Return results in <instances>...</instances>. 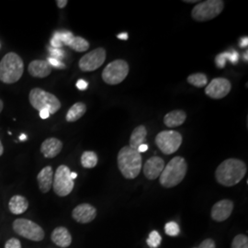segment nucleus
I'll use <instances>...</instances> for the list:
<instances>
[{
	"label": "nucleus",
	"instance_id": "obj_46",
	"mask_svg": "<svg viewBox=\"0 0 248 248\" xmlns=\"http://www.w3.org/2000/svg\"><path fill=\"white\" fill-rule=\"evenodd\" d=\"M184 2H186V3H200V1H197V0H191V1H188V0H185Z\"/></svg>",
	"mask_w": 248,
	"mask_h": 248
},
{
	"label": "nucleus",
	"instance_id": "obj_23",
	"mask_svg": "<svg viewBox=\"0 0 248 248\" xmlns=\"http://www.w3.org/2000/svg\"><path fill=\"white\" fill-rule=\"evenodd\" d=\"M87 111V106L83 102H77L67 111L65 120L68 123H75L82 118Z\"/></svg>",
	"mask_w": 248,
	"mask_h": 248
},
{
	"label": "nucleus",
	"instance_id": "obj_35",
	"mask_svg": "<svg viewBox=\"0 0 248 248\" xmlns=\"http://www.w3.org/2000/svg\"><path fill=\"white\" fill-rule=\"evenodd\" d=\"M199 248H216L215 247V242L213 239H205L203 242L201 244Z\"/></svg>",
	"mask_w": 248,
	"mask_h": 248
},
{
	"label": "nucleus",
	"instance_id": "obj_10",
	"mask_svg": "<svg viewBox=\"0 0 248 248\" xmlns=\"http://www.w3.org/2000/svg\"><path fill=\"white\" fill-rule=\"evenodd\" d=\"M183 141L182 135L176 131H163L155 137V143L161 152L165 155L176 153Z\"/></svg>",
	"mask_w": 248,
	"mask_h": 248
},
{
	"label": "nucleus",
	"instance_id": "obj_30",
	"mask_svg": "<svg viewBox=\"0 0 248 248\" xmlns=\"http://www.w3.org/2000/svg\"><path fill=\"white\" fill-rule=\"evenodd\" d=\"M165 231H166V233L169 236H177L180 232V229L177 222H170L166 224Z\"/></svg>",
	"mask_w": 248,
	"mask_h": 248
},
{
	"label": "nucleus",
	"instance_id": "obj_19",
	"mask_svg": "<svg viewBox=\"0 0 248 248\" xmlns=\"http://www.w3.org/2000/svg\"><path fill=\"white\" fill-rule=\"evenodd\" d=\"M52 241L60 248H68L72 243V236L65 227H57L52 232Z\"/></svg>",
	"mask_w": 248,
	"mask_h": 248
},
{
	"label": "nucleus",
	"instance_id": "obj_45",
	"mask_svg": "<svg viewBox=\"0 0 248 248\" xmlns=\"http://www.w3.org/2000/svg\"><path fill=\"white\" fill-rule=\"evenodd\" d=\"M27 137L25 134H21V135L19 136V140H20V141H25Z\"/></svg>",
	"mask_w": 248,
	"mask_h": 248
},
{
	"label": "nucleus",
	"instance_id": "obj_5",
	"mask_svg": "<svg viewBox=\"0 0 248 248\" xmlns=\"http://www.w3.org/2000/svg\"><path fill=\"white\" fill-rule=\"evenodd\" d=\"M29 100L31 105L37 110L47 109L50 114L56 113L61 108V102L58 98L52 93L39 88L31 90Z\"/></svg>",
	"mask_w": 248,
	"mask_h": 248
},
{
	"label": "nucleus",
	"instance_id": "obj_22",
	"mask_svg": "<svg viewBox=\"0 0 248 248\" xmlns=\"http://www.w3.org/2000/svg\"><path fill=\"white\" fill-rule=\"evenodd\" d=\"M29 208V202L26 198L23 196H13L9 202V209L10 213L19 215L25 213Z\"/></svg>",
	"mask_w": 248,
	"mask_h": 248
},
{
	"label": "nucleus",
	"instance_id": "obj_42",
	"mask_svg": "<svg viewBox=\"0 0 248 248\" xmlns=\"http://www.w3.org/2000/svg\"><path fill=\"white\" fill-rule=\"evenodd\" d=\"M117 37H118L119 39H121V40H124V41H127V40H128V38H129L128 33H126V32L121 33V34H119Z\"/></svg>",
	"mask_w": 248,
	"mask_h": 248
},
{
	"label": "nucleus",
	"instance_id": "obj_20",
	"mask_svg": "<svg viewBox=\"0 0 248 248\" xmlns=\"http://www.w3.org/2000/svg\"><path fill=\"white\" fill-rule=\"evenodd\" d=\"M186 114L185 111L177 109L170 111L164 117V124L169 128H176L186 122Z\"/></svg>",
	"mask_w": 248,
	"mask_h": 248
},
{
	"label": "nucleus",
	"instance_id": "obj_36",
	"mask_svg": "<svg viewBox=\"0 0 248 248\" xmlns=\"http://www.w3.org/2000/svg\"><path fill=\"white\" fill-rule=\"evenodd\" d=\"M89 87V84L86 80L79 79L77 82V88L79 90H86Z\"/></svg>",
	"mask_w": 248,
	"mask_h": 248
},
{
	"label": "nucleus",
	"instance_id": "obj_11",
	"mask_svg": "<svg viewBox=\"0 0 248 248\" xmlns=\"http://www.w3.org/2000/svg\"><path fill=\"white\" fill-rule=\"evenodd\" d=\"M106 60V51L104 48H97L83 55L79 60L78 66L83 72H92L98 69Z\"/></svg>",
	"mask_w": 248,
	"mask_h": 248
},
{
	"label": "nucleus",
	"instance_id": "obj_43",
	"mask_svg": "<svg viewBox=\"0 0 248 248\" xmlns=\"http://www.w3.org/2000/svg\"><path fill=\"white\" fill-rule=\"evenodd\" d=\"M3 153H4V147H3L2 142L0 141V156L3 155Z\"/></svg>",
	"mask_w": 248,
	"mask_h": 248
},
{
	"label": "nucleus",
	"instance_id": "obj_7",
	"mask_svg": "<svg viewBox=\"0 0 248 248\" xmlns=\"http://www.w3.org/2000/svg\"><path fill=\"white\" fill-rule=\"evenodd\" d=\"M128 62L122 59L109 62L102 72V79L108 85H119L122 83L129 74Z\"/></svg>",
	"mask_w": 248,
	"mask_h": 248
},
{
	"label": "nucleus",
	"instance_id": "obj_31",
	"mask_svg": "<svg viewBox=\"0 0 248 248\" xmlns=\"http://www.w3.org/2000/svg\"><path fill=\"white\" fill-rule=\"evenodd\" d=\"M231 52H225V53H220L215 58V63L219 68H223L225 66L226 59L230 61Z\"/></svg>",
	"mask_w": 248,
	"mask_h": 248
},
{
	"label": "nucleus",
	"instance_id": "obj_1",
	"mask_svg": "<svg viewBox=\"0 0 248 248\" xmlns=\"http://www.w3.org/2000/svg\"><path fill=\"white\" fill-rule=\"evenodd\" d=\"M248 171L247 165L242 160L229 158L224 160L215 171V177L219 184L232 186L238 184Z\"/></svg>",
	"mask_w": 248,
	"mask_h": 248
},
{
	"label": "nucleus",
	"instance_id": "obj_6",
	"mask_svg": "<svg viewBox=\"0 0 248 248\" xmlns=\"http://www.w3.org/2000/svg\"><path fill=\"white\" fill-rule=\"evenodd\" d=\"M224 8V2L222 0H207L200 2L191 11L192 18L199 22L212 20L219 16Z\"/></svg>",
	"mask_w": 248,
	"mask_h": 248
},
{
	"label": "nucleus",
	"instance_id": "obj_24",
	"mask_svg": "<svg viewBox=\"0 0 248 248\" xmlns=\"http://www.w3.org/2000/svg\"><path fill=\"white\" fill-rule=\"evenodd\" d=\"M98 155L93 151H86L81 155V165L85 169H94L98 164Z\"/></svg>",
	"mask_w": 248,
	"mask_h": 248
},
{
	"label": "nucleus",
	"instance_id": "obj_3",
	"mask_svg": "<svg viewBox=\"0 0 248 248\" xmlns=\"http://www.w3.org/2000/svg\"><path fill=\"white\" fill-rule=\"evenodd\" d=\"M187 165L186 160L181 156L172 158L163 169L159 177L160 184L164 187L170 188L177 186L186 177Z\"/></svg>",
	"mask_w": 248,
	"mask_h": 248
},
{
	"label": "nucleus",
	"instance_id": "obj_39",
	"mask_svg": "<svg viewBox=\"0 0 248 248\" xmlns=\"http://www.w3.org/2000/svg\"><path fill=\"white\" fill-rule=\"evenodd\" d=\"M49 116H50V112H49L47 109H43V110L40 111V117H41L43 120L48 119Z\"/></svg>",
	"mask_w": 248,
	"mask_h": 248
},
{
	"label": "nucleus",
	"instance_id": "obj_2",
	"mask_svg": "<svg viewBox=\"0 0 248 248\" xmlns=\"http://www.w3.org/2000/svg\"><path fill=\"white\" fill-rule=\"evenodd\" d=\"M117 161L118 168L125 178L134 179L140 174L142 169V155L130 146H124L120 150Z\"/></svg>",
	"mask_w": 248,
	"mask_h": 248
},
{
	"label": "nucleus",
	"instance_id": "obj_4",
	"mask_svg": "<svg viewBox=\"0 0 248 248\" xmlns=\"http://www.w3.org/2000/svg\"><path fill=\"white\" fill-rule=\"evenodd\" d=\"M23 72V61L17 53H7L0 61V81L5 84L10 85L18 82Z\"/></svg>",
	"mask_w": 248,
	"mask_h": 248
},
{
	"label": "nucleus",
	"instance_id": "obj_21",
	"mask_svg": "<svg viewBox=\"0 0 248 248\" xmlns=\"http://www.w3.org/2000/svg\"><path fill=\"white\" fill-rule=\"evenodd\" d=\"M146 135H147V130L145 126L140 125L137 126L132 133L131 138H130V147L133 150L138 152V148L145 143L146 141Z\"/></svg>",
	"mask_w": 248,
	"mask_h": 248
},
{
	"label": "nucleus",
	"instance_id": "obj_47",
	"mask_svg": "<svg viewBox=\"0 0 248 248\" xmlns=\"http://www.w3.org/2000/svg\"><path fill=\"white\" fill-rule=\"evenodd\" d=\"M3 107H4V104H3V101L0 99V113H1V111L3 110Z\"/></svg>",
	"mask_w": 248,
	"mask_h": 248
},
{
	"label": "nucleus",
	"instance_id": "obj_15",
	"mask_svg": "<svg viewBox=\"0 0 248 248\" xmlns=\"http://www.w3.org/2000/svg\"><path fill=\"white\" fill-rule=\"evenodd\" d=\"M165 161L158 156H153L143 166V174L149 180H155L160 177L165 168Z\"/></svg>",
	"mask_w": 248,
	"mask_h": 248
},
{
	"label": "nucleus",
	"instance_id": "obj_9",
	"mask_svg": "<svg viewBox=\"0 0 248 248\" xmlns=\"http://www.w3.org/2000/svg\"><path fill=\"white\" fill-rule=\"evenodd\" d=\"M13 230L18 235L26 239L40 242L45 238V231L32 221L27 219H17L13 222Z\"/></svg>",
	"mask_w": 248,
	"mask_h": 248
},
{
	"label": "nucleus",
	"instance_id": "obj_14",
	"mask_svg": "<svg viewBox=\"0 0 248 248\" xmlns=\"http://www.w3.org/2000/svg\"><path fill=\"white\" fill-rule=\"evenodd\" d=\"M233 210V202L230 200H222L213 205L212 218L216 222H224L231 216Z\"/></svg>",
	"mask_w": 248,
	"mask_h": 248
},
{
	"label": "nucleus",
	"instance_id": "obj_13",
	"mask_svg": "<svg viewBox=\"0 0 248 248\" xmlns=\"http://www.w3.org/2000/svg\"><path fill=\"white\" fill-rule=\"evenodd\" d=\"M72 216L75 221L79 223H89L96 218L97 210L90 204H80L73 210Z\"/></svg>",
	"mask_w": 248,
	"mask_h": 248
},
{
	"label": "nucleus",
	"instance_id": "obj_16",
	"mask_svg": "<svg viewBox=\"0 0 248 248\" xmlns=\"http://www.w3.org/2000/svg\"><path fill=\"white\" fill-rule=\"evenodd\" d=\"M28 71L33 78H45L52 73V66L45 60H34L30 62Z\"/></svg>",
	"mask_w": 248,
	"mask_h": 248
},
{
	"label": "nucleus",
	"instance_id": "obj_38",
	"mask_svg": "<svg viewBox=\"0 0 248 248\" xmlns=\"http://www.w3.org/2000/svg\"><path fill=\"white\" fill-rule=\"evenodd\" d=\"M67 3H68V1H67V0H57V1H56L57 7H58L59 9H63V8H65V7H66V5H67Z\"/></svg>",
	"mask_w": 248,
	"mask_h": 248
},
{
	"label": "nucleus",
	"instance_id": "obj_40",
	"mask_svg": "<svg viewBox=\"0 0 248 248\" xmlns=\"http://www.w3.org/2000/svg\"><path fill=\"white\" fill-rule=\"evenodd\" d=\"M248 37H246V38H243L242 39V41H241V43H240V46L242 47V48H247L248 47Z\"/></svg>",
	"mask_w": 248,
	"mask_h": 248
},
{
	"label": "nucleus",
	"instance_id": "obj_27",
	"mask_svg": "<svg viewBox=\"0 0 248 248\" xmlns=\"http://www.w3.org/2000/svg\"><path fill=\"white\" fill-rule=\"evenodd\" d=\"M146 242L151 248H157L161 245L162 237L157 231H153L151 232L149 237Z\"/></svg>",
	"mask_w": 248,
	"mask_h": 248
},
{
	"label": "nucleus",
	"instance_id": "obj_18",
	"mask_svg": "<svg viewBox=\"0 0 248 248\" xmlns=\"http://www.w3.org/2000/svg\"><path fill=\"white\" fill-rule=\"evenodd\" d=\"M39 188L43 193H47L50 191L53 186V171L52 167H45L40 171L37 176Z\"/></svg>",
	"mask_w": 248,
	"mask_h": 248
},
{
	"label": "nucleus",
	"instance_id": "obj_44",
	"mask_svg": "<svg viewBox=\"0 0 248 248\" xmlns=\"http://www.w3.org/2000/svg\"><path fill=\"white\" fill-rule=\"evenodd\" d=\"M71 178L73 179V180H75L77 177H78V174L76 173V172H71Z\"/></svg>",
	"mask_w": 248,
	"mask_h": 248
},
{
	"label": "nucleus",
	"instance_id": "obj_32",
	"mask_svg": "<svg viewBox=\"0 0 248 248\" xmlns=\"http://www.w3.org/2000/svg\"><path fill=\"white\" fill-rule=\"evenodd\" d=\"M48 50H49V53H50L51 57L54 58V59H57V60H59V61H60L61 58H63L64 55H65L64 51L62 50V49H56V48L51 47V48H49Z\"/></svg>",
	"mask_w": 248,
	"mask_h": 248
},
{
	"label": "nucleus",
	"instance_id": "obj_34",
	"mask_svg": "<svg viewBox=\"0 0 248 248\" xmlns=\"http://www.w3.org/2000/svg\"><path fill=\"white\" fill-rule=\"evenodd\" d=\"M5 248H21L20 241L17 238H10L6 243Z\"/></svg>",
	"mask_w": 248,
	"mask_h": 248
},
{
	"label": "nucleus",
	"instance_id": "obj_25",
	"mask_svg": "<svg viewBox=\"0 0 248 248\" xmlns=\"http://www.w3.org/2000/svg\"><path fill=\"white\" fill-rule=\"evenodd\" d=\"M68 46L71 48L72 50H74L78 53H82V52H86L89 50V43L86 39H84L82 37L74 36V38L72 39Z\"/></svg>",
	"mask_w": 248,
	"mask_h": 248
},
{
	"label": "nucleus",
	"instance_id": "obj_41",
	"mask_svg": "<svg viewBox=\"0 0 248 248\" xmlns=\"http://www.w3.org/2000/svg\"><path fill=\"white\" fill-rule=\"evenodd\" d=\"M148 150V145L146 144V143H144V144H142L139 148H138V152L141 154V153H144V152H146V151Z\"/></svg>",
	"mask_w": 248,
	"mask_h": 248
},
{
	"label": "nucleus",
	"instance_id": "obj_26",
	"mask_svg": "<svg viewBox=\"0 0 248 248\" xmlns=\"http://www.w3.org/2000/svg\"><path fill=\"white\" fill-rule=\"evenodd\" d=\"M187 83L196 88H203L208 85V78L203 73H196L187 77Z\"/></svg>",
	"mask_w": 248,
	"mask_h": 248
},
{
	"label": "nucleus",
	"instance_id": "obj_48",
	"mask_svg": "<svg viewBox=\"0 0 248 248\" xmlns=\"http://www.w3.org/2000/svg\"><path fill=\"white\" fill-rule=\"evenodd\" d=\"M248 51H247V52H246V53H245V54H244V59H245V60H246V62H248Z\"/></svg>",
	"mask_w": 248,
	"mask_h": 248
},
{
	"label": "nucleus",
	"instance_id": "obj_37",
	"mask_svg": "<svg viewBox=\"0 0 248 248\" xmlns=\"http://www.w3.org/2000/svg\"><path fill=\"white\" fill-rule=\"evenodd\" d=\"M239 60V54L235 51H232L230 55V62L232 64H236Z\"/></svg>",
	"mask_w": 248,
	"mask_h": 248
},
{
	"label": "nucleus",
	"instance_id": "obj_29",
	"mask_svg": "<svg viewBox=\"0 0 248 248\" xmlns=\"http://www.w3.org/2000/svg\"><path fill=\"white\" fill-rule=\"evenodd\" d=\"M53 37L56 38L62 44V46L63 45L68 46L72 39L74 38V35L70 31H61V32H55Z\"/></svg>",
	"mask_w": 248,
	"mask_h": 248
},
{
	"label": "nucleus",
	"instance_id": "obj_8",
	"mask_svg": "<svg viewBox=\"0 0 248 248\" xmlns=\"http://www.w3.org/2000/svg\"><path fill=\"white\" fill-rule=\"evenodd\" d=\"M70 169L61 165L56 169L53 180V191L59 197L69 195L74 189L75 182L71 178Z\"/></svg>",
	"mask_w": 248,
	"mask_h": 248
},
{
	"label": "nucleus",
	"instance_id": "obj_28",
	"mask_svg": "<svg viewBox=\"0 0 248 248\" xmlns=\"http://www.w3.org/2000/svg\"><path fill=\"white\" fill-rule=\"evenodd\" d=\"M232 248H248V238L247 235L238 234L232 243Z\"/></svg>",
	"mask_w": 248,
	"mask_h": 248
},
{
	"label": "nucleus",
	"instance_id": "obj_17",
	"mask_svg": "<svg viewBox=\"0 0 248 248\" xmlns=\"http://www.w3.org/2000/svg\"><path fill=\"white\" fill-rule=\"evenodd\" d=\"M62 149V142L57 138H48L41 145V152L45 158H54Z\"/></svg>",
	"mask_w": 248,
	"mask_h": 248
},
{
	"label": "nucleus",
	"instance_id": "obj_12",
	"mask_svg": "<svg viewBox=\"0 0 248 248\" xmlns=\"http://www.w3.org/2000/svg\"><path fill=\"white\" fill-rule=\"evenodd\" d=\"M232 85L229 80L223 78H217L212 80L211 83L206 86L205 93L213 99H221L230 93Z\"/></svg>",
	"mask_w": 248,
	"mask_h": 248
},
{
	"label": "nucleus",
	"instance_id": "obj_33",
	"mask_svg": "<svg viewBox=\"0 0 248 248\" xmlns=\"http://www.w3.org/2000/svg\"><path fill=\"white\" fill-rule=\"evenodd\" d=\"M47 62L50 63L51 66H53V67H55V68H58V69H64V68H65V64H64L63 62L59 61V60H57V59L52 58V57H49V58L47 59Z\"/></svg>",
	"mask_w": 248,
	"mask_h": 248
}]
</instances>
